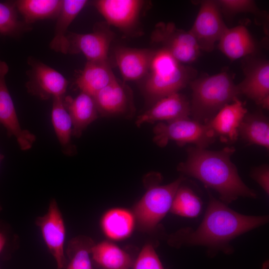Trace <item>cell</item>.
Instances as JSON below:
<instances>
[{
	"label": "cell",
	"instance_id": "1",
	"mask_svg": "<svg viewBox=\"0 0 269 269\" xmlns=\"http://www.w3.org/2000/svg\"><path fill=\"white\" fill-rule=\"evenodd\" d=\"M208 191V204L201 224L195 230L186 227L172 235L168 240L171 246H203L211 256L219 252L230 254L234 252L230 245L233 239L268 222V215L240 214Z\"/></svg>",
	"mask_w": 269,
	"mask_h": 269
},
{
	"label": "cell",
	"instance_id": "2",
	"mask_svg": "<svg viewBox=\"0 0 269 269\" xmlns=\"http://www.w3.org/2000/svg\"><path fill=\"white\" fill-rule=\"evenodd\" d=\"M187 151L186 160L179 164L177 170L216 191L224 203L228 205L240 197H257L256 191L242 181L231 160L235 151L234 147H226L214 151L192 146Z\"/></svg>",
	"mask_w": 269,
	"mask_h": 269
},
{
	"label": "cell",
	"instance_id": "3",
	"mask_svg": "<svg viewBox=\"0 0 269 269\" xmlns=\"http://www.w3.org/2000/svg\"><path fill=\"white\" fill-rule=\"evenodd\" d=\"M189 84L192 92L190 115L201 123L207 122L240 95L237 85L227 72L195 78Z\"/></svg>",
	"mask_w": 269,
	"mask_h": 269
},
{
	"label": "cell",
	"instance_id": "4",
	"mask_svg": "<svg viewBox=\"0 0 269 269\" xmlns=\"http://www.w3.org/2000/svg\"><path fill=\"white\" fill-rule=\"evenodd\" d=\"M148 72L144 90L153 103L166 96L178 93L197 75L196 70L179 63L162 48L155 50Z\"/></svg>",
	"mask_w": 269,
	"mask_h": 269
},
{
	"label": "cell",
	"instance_id": "5",
	"mask_svg": "<svg viewBox=\"0 0 269 269\" xmlns=\"http://www.w3.org/2000/svg\"><path fill=\"white\" fill-rule=\"evenodd\" d=\"M185 178L180 176L164 185L155 182L135 204L133 213L140 229L153 230L170 211L174 195Z\"/></svg>",
	"mask_w": 269,
	"mask_h": 269
},
{
	"label": "cell",
	"instance_id": "6",
	"mask_svg": "<svg viewBox=\"0 0 269 269\" xmlns=\"http://www.w3.org/2000/svg\"><path fill=\"white\" fill-rule=\"evenodd\" d=\"M154 142L164 147L170 141L179 145L192 143L196 147L206 148L214 142L216 137L205 124L189 117L168 122H158L153 129Z\"/></svg>",
	"mask_w": 269,
	"mask_h": 269
},
{
	"label": "cell",
	"instance_id": "7",
	"mask_svg": "<svg viewBox=\"0 0 269 269\" xmlns=\"http://www.w3.org/2000/svg\"><path fill=\"white\" fill-rule=\"evenodd\" d=\"M151 40L182 64L195 61L200 53L201 50L190 31L177 28L173 22L158 23L151 34Z\"/></svg>",
	"mask_w": 269,
	"mask_h": 269
},
{
	"label": "cell",
	"instance_id": "8",
	"mask_svg": "<svg viewBox=\"0 0 269 269\" xmlns=\"http://www.w3.org/2000/svg\"><path fill=\"white\" fill-rule=\"evenodd\" d=\"M27 63L30 68L25 87L29 94L42 100L65 96L69 82L61 73L32 57Z\"/></svg>",
	"mask_w": 269,
	"mask_h": 269
},
{
	"label": "cell",
	"instance_id": "9",
	"mask_svg": "<svg viewBox=\"0 0 269 269\" xmlns=\"http://www.w3.org/2000/svg\"><path fill=\"white\" fill-rule=\"evenodd\" d=\"M200 3L199 11L189 31L200 50L210 52L228 27L216 0H205Z\"/></svg>",
	"mask_w": 269,
	"mask_h": 269
},
{
	"label": "cell",
	"instance_id": "10",
	"mask_svg": "<svg viewBox=\"0 0 269 269\" xmlns=\"http://www.w3.org/2000/svg\"><path fill=\"white\" fill-rule=\"evenodd\" d=\"M35 224L56 262L57 269H65L67 264L64 252L66 228L62 215L54 199L50 201L46 213L36 218Z\"/></svg>",
	"mask_w": 269,
	"mask_h": 269
},
{
	"label": "cell",
	"instance_id": "11",
	"mask_svg": "<svg viewBox=\"0 0 269 269\" xmlns=\"http://www.w3.org/2000/svg\"><path fill=\"white\" fill-rule=\"evenodd\" d=\"M9 70L7 64L0 60V124L6 131L8 137L14 136L20 149H30L36 140L35 135L21 128L14 105L8 91L5 76Z\"/></svg>",
	"mask_w": 269,
	"mask_h": 269
},
{
	"label": "cell",
	"instance_id": "12",
	"mask_svg": "<svg viewBox=\"0 0 269 269\" xmlns=\"http://www.w3.org/2000/svg\"><path fill=\"white\" fill-rule=\"evenodd\" d=\"M245 78L237 85L243 94L263 108H269V62L258 59L250 61L245 69Z\"/></svg>",
	"mask_w": 269,
	"mask_h": 269
},
{
	"label": "cell",
	"instance_id": "13",
	"mask_svg": "<svg viewBox=\"0 0 269 269\" xmlns=\"http://www.w3.org/2000/svg\"><path fill=\"white\" fill-rule=\"evenodd\" d=\"M68 54L82 53L87 61H107L112 34L106 30L97 28L89 33L68 32L67 36Z\"/></svg>",
	"mask_w": 269,
	"mask_h": 269
},
{
	"label": "cell",
	"instance_id": "14",
	"mask_svg": "<svg viewBox=\"0 0 269 269\" xmlns=\"http://www.w3.org/2000/svg\"><path fill=\"white\" fill-rule=\"evenodd\" d=\"M190 115V102L184 95L176 93L156 101L150 109L137 117L135 123L139 127L147 123L188 118Z\"/></svg>",
	"mask_w": 269,
	"mask_h": 269
},
{
	"label": "cell",
	"instance_id": "15",
	"mask_svg": "<svg viewBox=\"0 0 269 269\" xmlns=\"http://www.w3.org/2000/svg\"><path fill=\"white\" fill-rule=\"evenodd\" d=\"M248 113L243 103L239 98L220 110L209 121L205 123L224 142L232 143L239 137V129Z\"/></svg>",
	"mask_w": 269,
	"mask_h": 269
},
{
	"label": "cell",
	"instance_id": "16",
	"mask_svg": "<svg viewBox=\"0 0 269 269\" xmlns=\"http://www.w3.org/2000/svg\"><path fill=\"white\" fill-rule=\"evenodd\" d=\"M143 4L139 0H99L94 2L98 11L108 23L128 29L136 21Z\"/></svg>",
	"mask_w": 269,
	"mask_h": 269
},
{
	"label": "cell",
	"instance_id": "17",
	"mask_svg": "<svg viewBox=\"0 0 269 269\" xmlns=\"http://www.w3.org/2000/svg\"><path fill=\"white\" fill-rule=\"evenodd\" d=\"M155 50L121 47L115 52L117 64L126 81L139 80L149 72Z\"/></svg>",
	"mask_w": 269,
	"mask_h": 269
},
{
	"label": "cell",
	"instance_id": "18",
	"mask_svg": "<svg viewBox=\"0 0 269 269\" xmlns=\"http://www.w3.org/2000/svg\"><path fill=\"white\" fill-rule=\"evenodd\" d=\"M63 105L72 124V135L80 137L92 123L97 120L99 113L93 96L81 92L75 98L63 97Z\"/></svg>",
	"mask_w": 269,
	"mask_h": 269
},
{
	"label": "cell",
	"instance_id": "19",
	"mask_svg": "<svg viewBox=\"0 0 269 269\" xmlns=\"http://www.w3.org/2000/svg\"><path fill=\"white\" fill-rule=\"evenodd\" d=\"M218 47L231 60L254 54L257 49L256 42L244 25L227 27L218 41Z\"/></svg>",
	"mask_w": 269,
	"mask_h": 269
},
{
	"label": "cell",
	"instance_id": "20",
	"mask_svg": "<svg viewBox=\"0 0 269 269\" xmlns=\"http://www.w3.org/2000/svg\"><path fill=\"white\" fill-rule=\"evenodd\" d=\"M116 79L107 61H87L75 84L81 91L94 96Z\"/></svg>",
	"mask_w": 269,
	"mask_h": 269
},
{
	"label": "cell",
	"instance_id": "21",
	"mask_svg": "<svg viewBox=\"0 0 269 269\" xmlns=\"http://www.w3.org/2000/svg\"><path fill=\"white\" fill-rule=\"evenodd\" d=\"M99 115L102 116L125 114L130 106V98L126 88L117 80L94 96Z\"/></svg>",
	"mask_w": 269,
	"mask_h": 269
},
{
	"label": "cell",
	"instance_id": "22",
	"mask_svg": "<svg viewBox=\"0 0 269 269\" xmlns=\"http://www.w3.org/2000/svg\"><path fill=\"white\" fill-rule=\"evenodd\" d=\"M87 2L86 0H63L61 10L57 17L54 35L49 44L52 50L68 54L69 44L66 37L68 28Z\"/></svg>",
	"mask_w": 269,
	"mask_h": 269
},
{
	"label": "cell",
	"instance_id": "23",
	"mask_svg": "<svg viewBox=\"0 0 269 269\" xmlns=\"http://www.w3.org/2000/svg\"><path fill=\"white\" fill-rule=\"evenodd\" d=\"M135 223L133 212L120 208L111 209L103 216L101 221L105 235L113 240H121L129 237Z\"/></svg>",
	"mask_w": 269,
	"mask_h": 269
},
{
	"label": "cell",
	"instance_id": "24",
	"mask_svg": "<svg viewBox=\"0 0 269 269\" xmlns=\"http://www.w3.org/2000/svg\"><path fill=\"white\" fill-rule=\"evenodd\" d=\"M53 99L51 122L62 152L68 156L76 153L75 146L72 143V124L70 117L63 103V97Z\"/></svg>",
	"mask_w": 269,
	"mask_h": 269
},
{
	"label": "cell",
	"instance_id": "25",
	"mask_svg": "<svg viewBox=\"0 0 269 269\" xmlns=\"http://www.w3.org/2000/svg\"><path fill=\"white\" fill-rule=\"evenodd\" d=\"M250 144H256L269 148V122L263 113H247L239 129V136Z\"/></svg>",
	"mask_w": 269,
	"mask_h": 269
},
{
	"label": "cell",
	"instance_id": "26",
	"mask_svg": "<svg viewBox=\"0 0 269 269\" xmlns=\"http://www.w3.org/2000/svg\"><path fill=\"white\" fill-rule=\"evenodd\" d=\"M17 10L28 25L37 20L57 18L61 10V0H14Z\"/></svg>",
	"mask_w": 269,
	"mask_h": 269
},
{
	"label": "cell",
	"instance_id": "27",
	"mask_svg": "<svg viewBox=\"0 0 269 269\" xmlns=\"http://www.w3.org/2000/svg\"><path fill=\"white\" fill-rule=\"evenodd\" d=\"M91 255L93 260L105 269H129L133 265L129 254L109 241L94 244Z\"/></svg>",
	"mask_w": 269,
	"mask_h": 269
},
{
	"label": "cell",
	"instance_id": "28",
	"mask_svg": "<svg viewBox=\"0 0 269 269\" xmlns=\"http://www.w3.org/2000/svg\"><path fill=\"white\" fill-rule=\"evenodd\" d=\"M14 1H0V34L17 38L31 29V25L20 20Z\"/></svg>",
	"mask_w": 269,
	"mask_h": 269
},
{
	"label": "cell",
	"instance_id": "29",
	"mask_svg": "<svg viewBox=\"0 0 269 269\" xmlns=\"http://www.w3.org/2000/svg\"><path fill=\"white\" fill-rule=\"evenodd\" d=\"M94 244L92 239L86 236H79L72 239L66 251L69 259L66 269H93L90 255Z\"/></svg>",
	"mask_w": 269,
	"mask_h": 269
},
{
	"label": "cell",
	"instance_id": "30",
	"mask_svg": "<svg viewBox=\"0 0 269 269\" xmlns=\"http://www.w3.org/2000/svg\"><path fill=\"white\" fill-rule=\"evenodd\" d=\"M202 208L200 198L189 187L180 185L173 198L170 211L182 217L194 218Z\"/></svg>",
	"mask_w": 269,
	"mask_h": 269
},
{
	"label": "cell",
	"instance_id": "31",
	"mask_svg": "<svg viewBox=\"0 0 269 269\" xmlns=\"http://www.w3.org/2000/svg\"><path fill=\"white\" fill-rule=\"evenodd\" d=\"M221 10L226 16L231 17L240 13H250L256 15L267 17L252 0H217Z\"/></svg>",
	"mask_w": 269,
	"mask_h": 269
},
{
	"label": "cell",
	"instance_id": "32",
	"mask_svg": "<svg viewBox=\"0 0 269 269\" xmlns=\"http://www.w3.org/2000/svg\"><path fill=\"white\" fill-rule=\"evenodd\" d=\"M132 266L133 269H164L154 248L150 244L143 246Z\"/></svg>",
	"mask_w": 269,
	"mask_h": 269
},
{
	"label": "cell",
	"instance_id": "33",
	"mask_svg": "<svg viewBox=\"0 0 269 269\" xmlns=\"http://www.w3.org/2000/svg\"><path fill=\"white\" fill-rule=\"evenodd\" d=\"M251 177L263 188L265 192L269 194V167L268 164L254 168L251 172Z\"/></svg>",
	"mask_w": 269,
	"mask_h": 269
},
{
	"label": "cell",
	"instance_id": "34",
	"mask_svg": "<svg viewBox=\"0 0 269 269\" xmlns=\"http://www.w3.org/2000/svg\"><path fill=\"white\" fill-rule=\"evenodd\" d=\"M6 243V238L5 236L0 232V254L3 250Z\"/></svg>",
	"mask_w": 269,
	"mask_h": 269
},
{
	"label": "cell",
	"instance_id": "35",
	"mask_svg": "<svg viewBox=\"0 0 269 269\" xmlns=\"http://www.w3.org/2000/svg\"><path fill=\"white\" fill-rule=\"evenodd\" d=\"M4 158V155L1 153H0V163L1 162V161ZM2 210L1 206L0 204V211Z\"/></svg>",
	"mask_w": 269,
	"mask_h": 269
}]
</instances>
